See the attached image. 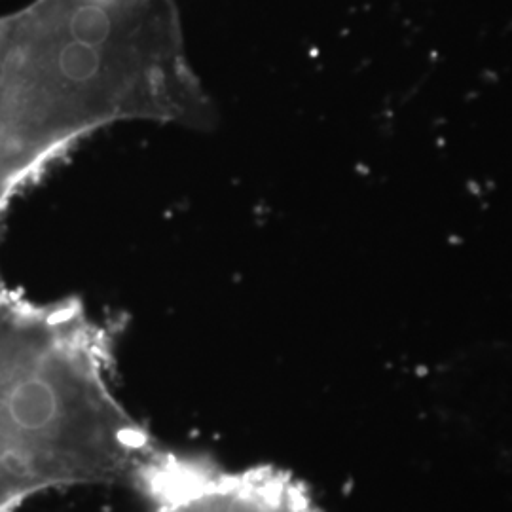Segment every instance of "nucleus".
<instances>
[{
    "label": "nucleus",
    "mask_w": 512,
    "mask_h": 512,
    "mask_svg": "<svg viewBox=\"0 0 512 512\" xmlns=\"http://www.w3.org/2000/svg\"><path fill=\"white\" fill-rule=\"evenodd\" d=\"M133 486L147 497L148 512H325L298 480L274 467L230 471L164 452Z\"/></svg>",
    "instance_id": "obj_1"
}]
</instances>
